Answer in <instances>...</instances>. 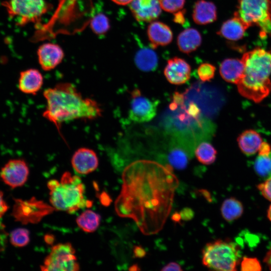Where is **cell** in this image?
Returning a JSON list of instances; mask_svg holds the SVG:
<instances>
[{"mask_svg": "<svg viewBox=\"0 0 271 271\" xmlns=\"http://www.w3.org/2000/svg\"><path fill=\"white\" fill-rule=\"evenodd\" d=\"M162 9L169 13H175L182 10L185 0H159Z\"/></svg>", "mask_w": 271, "mask_h": 271, "instance_id": "cell-32", "label": "cell"}, {"mask_svg": "<svg viewBox=\"0 0 271 271\" xmlns=\"http://www.w3.org/2000/svg\"><path fill=\"white\" fill-rule=\"evenodd\" d=\"M147 35L153 49L168 45L173 38L172 31L167 25L156 21L151 22L148 26Z\"/></svg>", "mask_w": 271, "mask_h": 271, "instance_id": "cell-16", "label": "cell"}, {"mask_svg": "<svg viewBox=\"0 0 271 271\" xmlns=\"http://www.w3.org/2000/svg\"><path fill=\"white\" fill-rule=\"evenodd\" d=\"M158 104V101H152L134 89L131 93L129 117L135 122L149 121L156 115Z\"/></svg>", "mask_w": 271, "mask_h": 271, "instance_id": "cell-10", "label": "cell"}, {"mask_svg": "<svg viewBox=\"0 0 271 271\" xmlns=\"http://www.w3.org/2000/svg\"><path fill=\"white\" fill-rule=\"evenodd\" d=\"M75 251L70 243H59L51 248L44 260L41 270L45 271H77L79 265Z\"/></svg>", "mask_w": 271, "mask_h": 271, "instance_id": "cell-9", "label": "cell"}, {"mask_svg": "<svg viewBox=\"0 0 271 271\" xmlns=\"http://www.w3.org/2000/svg\"><path fill=\"white\" fill-rule=\"evenodd\" d=\"M71 164L77 173L88 174L96 169L98 166V159L93 150L87 148H81L73 154Z\"/></svg>", "mask_w": 271, "mask_h": 271, "instance_id": "cell-15", "label": "cell"}, {"mask_svg": "<svg viewBox=\"0 0 271 271\" xmlns=\"http://www.w3.org/2000/svg\"><path fill=\"white\" fill-rule=\"evenodd\" d=\"M256 174L263 180L271 178V152L266 156H258L254 161Z\"/></svg>", "mask_w": 271, "mask_h": 271, "instance_id": "cell-27", "label": "cell"}, {"mask_svg": "<svg viewBox=\"0 0 271 271\" xmlns=\"http://www.w3.org/2000/svg\"><path fill=\"white\" fill-rule=\"evenodd\" d=\"M29 169L23 159L9 160L2 168L1 177L3 182L12 188L22 186L27 181Z\"/></svg>", "mask_w": 271, "mask_h": 271, "instance_id": "cell-11", "label": "cell"}, {"mask_svg": "<svg viewBox=\"0 0 271 271\" xmlns=\"http://www.w3.org/2000/svg\"><path fill=\"white\" fill-rule=\"evenodd\" d=\"M195 154L199 162L204 165H210L215 161L217 152L210 144L202 143L196 148Z\"/></svg>", "mask_w": 271, "mask_h": 271, "instance_id": "cell-26", "label": "cell"}, {"mask_svg": "<svg viewBox=\"0 0 271 271\" xmlns=\"http://www.w3.org/2000/svg\"><path fill=\"white\" fill-rule=\"evenodd\" d=\"M239 147L246 156L255 154L262 143L260 135L253 130H246L240 134L237 139Z\"/></svg>", "mask_w": 271, "mask_h": 271, "instance_id": "cell-22", "label": "cell"}, {"mask_svg": "<svg viewBox=\"0 0 271 271\" xmlns=\"http://www.w3.org/2000/svg\"><path fill=\"white\" fill-rule=\"evenodd\" d=\"M242 78L236 84L243 96L255 102L261 101L271 91V52L255 48L243 55Z\"/></svg>", "mask_w": 271, "mask_h": 271, "instance_id": "cell-3", "label": "cell"}, {"mask_svg": "<svg viewBox=\"0 0 271 271\" xmlns=\"http://www.w3.org/2000/svg\"><path fill=\"white\" fill-rule=\"evenodd\" d=\"M172 171V166L150 160L128 165L122 173V189L115 203L117 214L133 219L144 234L160 231L179 185Z\"/></svg>", "mask_w": 271, "mask_h": 271, "instance_id": "cell-1", "label": "cell"}, {"mask_svg": "<svg viewBox=\"0 0 271 271\" xmlns=\"http://www.w3.org/2000/svg\"><path fill=\"white\" fill-rule=\"evenodd\" d=\"M243 212V207L242 203L235 198H227L222 204L221 214L223 218L228 222L239 218Z\"/></svg>", "mask_w": 271, "mask_h": 271, "instance_id": "cell-24", "label": "cell"}, {"mask_svg": "<svg viewBox=\"0 0 271 271\" xmlns=\"http://www.w3.org/2000/svg\"><path fill=\"white\" fill-rule=\"evenodd\" d=\"M114 3L121 6L129 5L132 0H111Z\"/></svg>", "mask_w": 271, "mask_h": 271, "instance_id": "cell-43", "label": "cell"}, {"mask_svg": "<svg viewBox=\"0 0 271 271\" xmlns=\"http://www.w3.org/2000/svg\"><path fill=\"white\" fill-rule=\"evenodd\" d=\"M181 219L184 220H189L194 216L193 211L189 208H184L180 213Z\"/></svg>", "mask_w": 271, "mask_h": 271, "instance_id": "cell-39", "label": "cell"}, {"mask_svg": "<svg viewBox=\"0 0 271 271\" xmlns=\"http://www.w3.org/2000/svg\"><path fill=\"white\" fill-rule=\"evenodd\" d=\"M263 262L267 265L271 270V247L267 252L263 259Z\"/></svg>", "mask_w": 271, "mask_h": 271, "instance_id": "cell-42", "label": "cell"}, {"mask_svg": "<svg viewBox=\"0 0 271 271\" xmlns=\"http://www.w3.org/2000/svg\"><path fill=\"white\" fill-rule=\"evenodd\" d=\"M240 258L238 245L229 239L208 243L202 250L203 264L216 270H236Z\"/></svg>", "mask_w": 271, "mask_h": 271, "instance_id": "cell-5", "label": "cell"}, {"mask_svg": "<svg viewBox=\"0 0 271 271\" xmlns=\"http://www.w3.org/2000/svg\"><path fill=\"white\" fill-rule=\"evenodd\" d=\"M202 43L200 33L195 29L188 28L178 35L177 43L180 51L186 54L196 50Z\"/></svg>", "mask_w": 271, "mask_h": 271, "instance_id": "cell-21", "label": "cell"}, {"mask_svg": "<svg viewBox=\"0 0 271 271\" xmlns=\"http://www.w3.org/2000/svg\"><path fill=\"white\" fill-rule=\"evenodd\" d=\"M47 186L50 202L55 210L73 213L92 204L84 198V186L80 178L69 172H64L60 181L51 180Z\"/></svg>", "mask_w": 271, "mask_h": 271, "instance_id": "cell-4", "label": "cell"}, {"mask_svg": "<svg viewBox=\"0 0 271 271\" xmlns=\"http://www.w3.org/2000/svg\"><path fill=\"white\" fill-rule=\"evenodd\" d=\"M192 18L200 25L214 22L217 19V9L214 3L205 0L197 1L194 6Z\"/></svg>", "mask_w": 271, "mask_h": 271, "instance_id": "cell-19", "label": "cell"}, {"mask_svg": "<svg viewBox=\"0 0 271 271\" xmlns=\"http://www.w3.org/2000/svg\"><path fill=\"white\" fill-rule=\"evenodd\" d=\"M43 95L47 106L43 116L55 125L60 135L62 123L76 119L92 120L102 114L95 100L83 97L70 83H59L46 89Z\"/></svg>", "mask_w": 271, "mask_h": 271, "instance_id": "cell-2", "label": "cell"}, {"mask_svg": "<svg viewBox=\"0 0 271 271\" xmlns=\"http://www.w3.org/2000/svg\"><path fill=\"white\" fill-rule=\"evenodd\" d=\"M271 147L266 142H262L258 149L259 156L268 155L271 152Z\"/></svg>", "mask_w": 271, "mask_h": 271, "instance_id": "cell-37", "label": "cell"}, {"mask_svg": "<svg viewBox=\"0 0 271 271\" xmlns=\"http://www.w3.org/2000/svg\"><path fill=\"white\" fill-rule=\"evenodd\" d=\"M181 219L180 214L178 212H175L172 216V219L176 222H180Z\"/></svg>", "mask_w": 271, "mask_h": 271, "instance_id": "cell-44", "label": "cell"}, {"mask_svg": "<svg viewBox=\"0 0 271 271\" xmlns=\"http://www.w3.org/2000/svg\"><path fill=\"white\" fill-rule=\"evenodd\" d=\"M267 216L269 220L271 221V205L269 206V207L268 208L267 212Z\"/></svg>", "mask_w": 271, "mask_h": 271, "instance_id": "cell-46", "label": "cell"}, {"mask_svg": "<svg viewBox=\"0 0 271 271\" xmlns=\"http://www.w3.org/2000/svg\"><path fill=\"white\" fill-rule=\"evenodd\" d=\"M257 188L265 199L271 201V178L259 184Z\"/></svg>", "mask_w": 271, "mask_h": 271, "instance_id": "cell-34", "label": "cell"}, {"mask_svg": "<svg viewBox=\"0 0 271 271\" xmlns=\"http://www.w3.org/2000/svg\"><path fill=\"white\" fill-rule=\"evenodd\" d=\"M168 161L171 166L177 169H183L186 167L188 158L183 150L180 149H174L169 153Z\"/></svg>", "mask_w": 271, "mask_h": 271, "instance_id": "cell-29", "label": "cell"}, {"mask_svg": "<svg viewBox=\"0 0 271 271\" xmlns=\"http://www.w3.org/2000/svg\"><path fill=\"white\" fill-rule=\"evenodd\" d=\"M10 242L16 247H23L30 241V235L28 230L19 228L14 230L10 234Z\"/></svg>", "mask_w": 271, "mask_h": 271, "instance_id": "cell-30", "label": "cell"}, {"mask_svg": "<svg viewBox=\"0 0 271 271\" xmlns=\"http://www.w3.org/2000/svg\"><path fill=\"white\" fill-rule=\"evenodd\" d=\"M7 233L3 224L0 223V251L4 250L7 243Z\"/></svg>", "mask_w": 271, "mask_h": 271, "instance_id": "cell-35", "label": "cell"}, {"mask_svg": "<svg viewBox=\"0 0 271 271\" xmlns=\"http://www.w3.org/2000/svg\"><path fill=\"white\" fill-rule=\"evenodd\" d=\"M234 15L248 27L258 26L263 36L271 34V0H238Z\"/></svg>", "mask_w": 271, "mask_h": 271, "instance_id": "cell-6", "label": "cell"}, {"mask_svg": "<svg viewBox=\"0 0 271 271\" xmlns=\"http://www.w3.org/2000/svg\"><path fill=\"white\" fill-rule=\"evenodd\" d=\"M134 255L137 257H143L146 254V252L141 246H135L133 250Z\"/></svg>", "mask_w": 271, "mask_h": 271, "instance_id": "cell-41", "label": "cell"}, {"mask_svg": "<svg viewBox=\"0 0 271 271\" xmlns=\"http://www.w3.org/2000/svg\"><path fill=\"white\" fill-rule=\"evenodd\" d=\"M9 209V206L4 198L3 193L0 191V218L5 214Z\"/></svg>", "mask_w": 271, "mask_h": 271, "instance_id": "cell-38", "label": "cell"}, {"mask_svg": "<svg viewBox=\"0 0 271 271\" xmlns=\"http://www.w3.org/2000/svg\"><path fill=\"white\" fill-rule=\"evenodd\" d=\"M39 63L44 71L56 68L63 59L64 54L58 45L46 43L41 45L37 51Z\"/></svg>", "mask_w": 271, "mask_h": 271, "instance_id": "cell-14", "label": "cell"}, {"mask_svg": "<svg viewBox=\"0 0 271 271\" xmlns=\"http://www.w3.org/2000/svg\"><path fill=\"white\" fill-rule=\"evenodd\" d=\"M134 62L140 70L149 72L153 71L157 68L158 58L154 50L149 48H143L136 53Z\"/></svg>", "mask_w": 271, "mask_h": 271, "instance_id": "cell-23", "label": "cell"}, {"mask_svg": "<svg viewBox=\"0 0 271 271\" xmlns=\"http://www.w3.org/2000/svg\"><path fill=\"white\" fill-rule=\"evenodd\" d=\"M45 240L48 244H52L54 241V237L52 235H46L45 236Z\"/></svg>", "mask_w": 271, "mask_h": 271, "instance_id": "cell-45", "label": "cell"}, {"mask_svg": "<svg viewBox=\"0 0 271 271\" xmlns=\"http://www.w3.org/2000/svg\"><path fill=\"white\" fill-rule=\"evenodd\" d=\"M100 221L99 215L90 210L85 211L76 219L78 226L86 232L95 231L99 225Z\"/></svg>", "mask_w": 271, "mask_h": 271, "instance_id": "cell-25", "label": "cell"}, {"mask_svg": "<svg viewBox=\"0 0 271 271\" xmlns=\"http://www.w3.org/2000/svg\"><path fill=\"white\" fill-rule=\"evenodd\" d=\"M185 10H180L175 13L174 14V22L179 24H183L185 23Z\"/></svg>", "mask_w": 271, "mask_h": 271, "instance_id": "cell-36", "label": "cell"}, {"mask_svg": "<svg viewBox=\"0 0 271 271\" xmlns=\"http://www.w3.org/2000/svg\"><path fill=\"white\" fill-rule=\"evenodd\" d=\"M248 28L238 17L234 15L233 18L223 23L217 34L227 40L237 41L242 38Z\"/></svg>", "mask_w": 271, "mask_h": 271, "instance_id": "cell-20", "label": "cell"}, {"mask_svg": "<svg viewBox=\"0 0 271 271\" xmlns=\"http://www.w3.org/2000/svg\"><path fill=\"white\" fill-rule=\"evenodd\" d=\"M215 69L213 65L209 63H203L198 67L197 74L202 81H210L214 76Z\"/></svg>", "mask_w": 271, "mask_h": 271, "instance_id": "cell-31", "label": "cell"}, {"mask_svg": "<svg viewBox=\"0 0 271 271\" xmlns=\"http://www.w3.org/2000/svg\"><path fill=\"white\" fill-rule=\"evenodd\" d=\"M240 265L241 270L242 271H260L261 270V266L259 260L255 257H243Z\"/></svg>", "mask_w": 271, "mask_h": 271, "instance_id": "cell-33", "label": "cell"}, {"mask_svg": "<svg viewBox=\"0 0 271 271\" xmlns=\"http://www.w3.org/2000/svg\"><path fill=\"white\" fill-rule=\"evenodd\" d=\"M2 5L19 26L38 23L51 8L46 0H7Z\"/></svg>", "mask_w": 271, "mask_h": 271, "instance_id": "cell-7", "label": "cell"}, {"mask_svg": "<svg viewBox=\"0 0 271 271\" xmlns=\"http://www.w3.org/2000/svg\"><path fill=\"white\" fill-rule=\"evenodd\" d=\"M244 65L242 59L228 58L224 60L219 68L220 74L226 81L237 84L242 78Z\"/></svg>", "mask_w": 271, "mask_h": 271, "instance_id": "cell-18", "label": "cell"}, {"mask_svg": "<svg viewBox=\"0 0 271 271\" xmlns=\"http://www.w3.org/2000/svg\"><path fill=\"white\" fill-rule=\"evenodd\" d=\"M90 27L95 34L103 35L105 34L110 28L109 21L104 14H98L92 19Z\"/></svg>", "mask_w": 271, "mask_h": 271, "instance_id": "cell-28", "label": "cell"}, {"mask_svg": "<svg viewBox=\"0 0 271 271\" xmlns=\"http://www.w3.org/2000/svg\"><path fill=\"white\" fill-rule=\"evenodd\" d=\"M131 14L139 22H152L162 11L159 0H132L128 5Z\"/></svg>", "mask_w": 271, "mask_h": 271, "instance_id": "cell-12", "label": "cell"}, {"mask_svg": "<svg viewBox=\"0 0 271 271\" xmlns=\"http://www.w3.org/2000/svg\"><path fill=\"white\" fill-rule=\"evenodd\" d=\"M191 71L190 65L185 60L175 57L168 60L164 73L170 83L181 85L190 79Z\"/></svg>", "mask_w": 271, "mask_h": 271, "instance_id": "cell-13", "label": "cell"}, {"mask_svg": "<svg viewBox=\"0 0 271 271\" xmlns=\"http://www.w3.org/2000/svg\"><path fill=\"white\" fill-rule=\"evenodd\" d=\"M12 215L16 221L23 224L37 223L47 215L51 214L54 208L33 197L29 200L14 199Z\"/></svg>", "mask_w": 271, "mask_h": 271, "instance_id": "cell-8", "label": "cell"}, {"mask_svg": "<svg viewBox=\"0 0 271 271\" xmlns=\"http://www.w3.org/2000/svg\"><path fill=\"white\" fill-rule=\"evenodd\" d=\"M43 80V76L38 70L28 69L21 72L18 87L24 93L35 95L41 89Z\"/></svg>", "mask_w": 271, "mask_h": 271, "instance_id": "cell-17", "label": "cell"}, {"mask_svg": "<svg viewBox=\"0 0 271 271\" xmlns=\"http://www.w3.org/2000/svg\"><path fill=\"white\" fill-rule=\"evenodd\" d=\"M163 271H168V270H177L181 271L182 268L181 266L176 262H171L168 264L166 265L164 267L161 269Z\"/></svg>", "mask_w": 271, "mask_h": 271, "instance_id": "cell-40", "label": "cell"}]
</instances>
